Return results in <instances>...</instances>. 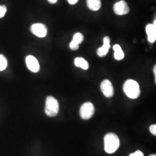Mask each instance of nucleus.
I'll return each instance as SVG.
<instances>
[{
    "instance_id": "f257e3e1",
    "label": "nucleus",
    "mask_w": 156,
    "mask_h": 156,
    "mask_svg": "<svg viewBox=\"0 0 156 156\" xmlns=\"http://www.w3.org/2000/svg\"><path fill=\"white\" fill-rule=\"evenodd\" d=\"M123 90L126 95L131 99H136L140 94V85L138 83L133 79H129L124 84Z\"/></svg>"
},
{
    "instance_id": "f03ea898",
    "label": "nucleus",
    "mask_w": 156,
    "mask_h": 156,
    "mask_svg": "<svg viewBox=\"0 0 156 156\" xmlns=\"http://www.w3.org/2000/svg\"><path fill=\"white\" fill-rule=\"evenodd\" d=\"M105 151L106 153L112 154L117 151L120 146V140L117 135L114 133L106 134L104 138Z\"/></svg>"
},
{
    "instance_id": "7ed1b4c3",
    "label": "nucleus",
    "mask_w": 156,
    "mask_h": 156,
    "mask_svg": "<svg viewBox=\"0 0 156 156\" xmlns=\"http://www.w3.org/2000/svg\"><path fill=\"white\" fill-rule=\"evenodd\" d=\"M59 111V104L58 101L52 96H48L46 100L45 113L50 117H55Z\"/></svg>"
},
{
    "instance_id": "20e7f679",
    "label": "nucleus",
    "mask_w": 156,
    "mask_h": 156,
    "mask_svg": "<svg viewBox=\"0 0 156 156\" xmlns=\"http://www.w3.org/2000/svg\"><path fill=\"white\" fill-rule=\"evenodd\" d=\"M79 112L82 119L88 120L93 117L94 114V106L91 102H86L81 106Z\"/></svg>"
},
{
    "instance_id": "39448f33",
    "label": "nucleus",
    "mask_w": 156,
    "mask_h": 156,
    "mask_svg": "<svg viewBox=\"0 0 156 156\" xmlns=\"http://www.w3.org/2000/svg\"><path fill=\"white\" fill-rule=\"evenodd\" d=\"M114 12L119 16H122L128 13L129 8L127 3L125 1H120L113 6Z\"/></svg>"
},
{
    "instance_id": "423d86ee",
    "label": "nucleus",
    "mask_w": 156,
    "mask_h": 156,
    "mask_svg": "<svg viewBox=\"0 0 156 156\" xmlns=\"http://www.w3.org/2000/svg\"><path fill=\"white\" fill-rule=\"evenodd\" d=\"M31 31L37 37L44 38L47 35L48 29L44 24L36 23L31 26Z\"/></svg>"
},
{
    "instance_id": "0eeeda50",
    "label": "nucleus",
    "mask_w": 156,
    "mask_h": 156,
    "mask_svg": "<svg viewBox=\"0 0 156 156\" xmlns=\"http://www.w3.org/2000/svg\"><path fill=\"white\" fill-rule=\"evenodd\" d=\"M101 90L104 95L107 98H111L114 94V89L111 82L105 79L101 84Z\"/></svg>"
},
{
    "instance_id": "6e6552de",
    "label": "nucleus",
    "mask_w": 156,
    "mask_h": 156,
    "mask_svg": "<svg viewBox=\"0 0 156 156\" xmlns=\"http://www.w3.org/2000/svg\"><path fill=\"white\" fill-rule=\"evenodd\" d=\"M26 62L27 66L31 72L33 73H38L40 69L39 62L37 59L31 55L27 56L26 58Z\"/></svg>"
},
{
    "instance_id": "1a4fd4ad",
    "label": "nucleus",
    "mask_w": 156,
    "mask_h": 156,
    "mask_svg": "<svg viewBox=\"0 0 156 156\" xmlns=\"http://www.w3.org/2000/svg\"><path fill=\"white\" fill-rule=\"evenodd\" d=\"M146 32L148 41L151 43H154L156 40V20L153 24H148L146 27Z\"/></svg>"
},
{
    "instance_id": "9d476101",
    "label": "nucleus",
    "mask_w": 156,
    "mask_h": 156,
    "mask_svg": "<svg viewBox=\"0 0 156 156\" xmlns=\"http://www.w3.org/2000/svg\"><path fill=\"white\" fill-rule=\"evenodd\" d=\"M111 39L109 37H105L104 38V45L98 49L97 55L101 57H103L106 56L109 52V50L111 48Z\"/></svg>"
},
{
    "instance_id": "9b49d317",
    "label": "nucleus",
    "mask_w": 156,
    "mask_h": 156,
    "mask_svg": "<svg viewBox=\"0 0 156 156\" xmlns=\"http://www.w3.org/2000/svg\"><path fill=\"white\" fill-rule=\"evenodd\" d=\"M84 40L83 35L80 33H76L73 37V41L69 44V48L71 50H78L79 45Z\"/></svg>"
},
{
    "instance_id": "f8f14e48",
    "label": "nucleus",
    "mask_w": 156,
    "mask_h": 156,
    "mask_svg": "<svg viewBox=\"0 0 156 156\" xmlns=\"http://www.w3.org/2000/svg\"><path fill=\"white\" fill-rule=\"evenodd\" d=\"M86 3L87 7L93 11H97L101 7V0H87Z\"/></svg>"
},
{
    "instance_id": "ddd939ff",
    "label": "nucleus",
    "mask_w": 156,
    "mask_h": 156,
    "mask_svg": "<svg viewBox=\"0 0 156 156\" xmlns=\"http://www.w3.org/2000/svg\"><path fill=\"white\" fill-rule=\"evenodd\" d=\"M74 64L75 66L82 68L84 70H87L89 68V64L88 62L82 57H77L74 60Z\"/></svg>"
},
{
    "instance_id": "4468645a",
    "label": "nucleus",
    "mask_w": 156,
    "mask_h": 156,
    "mask_svg": "<svg viewBox=\"0 0 156 156\" xmlns=\"http://www.w3.org/2000/svg\"><path fill=\"white\" fill-rule=\"evenodd\" d=\"M113 49L115 51L114 57L116 60H122L124 57V53L121 46L118 44H115L113 46Z\"/></svg>"
},
{
    "instance_id": "2eb2a0df",
    "label": "nucleus",
    "mask_w": 156,
    "mask_h": 156,
    "mask_svg": "<svg viewBox=\"0 0 156 156\" xmlns=\"http://www.w3.org/2000/svg\"><path fill=\"white\" fill-rule=\"evenodd\" d=\"M7 60L3 55H0V71H4L7 67Z\"/></svg>"
},
{
    "instance_id": "dca6fc26",
    "label": "nucleus",
    "mask_w": 156,
    "mask_h": 156,
    "mask_svg": "<svg viewBox=\"0 0 156 156\" xmlns=\"http://www.w3.org/2000/svg\"><path fill=\"white\" fill-rule=\"evenodd\" d=\"M6 12V8L5 6H0V18H2L5 16Z\"/></svg>"
},
{
    "instance_id": "f3484780",
    "label": "nucleus",
    "mask_w": 156,
    "mask_h": 156,
    "mask_svg": "<svg viewBox=\"0 0 156 156\" xmlns=\"http://www.w3.org/2000/svg\"><path fill=\"white\" fill-rule=\"evenodd\" d=\"M129 156H144V154L141 151H137L132 154H130Z\"/></svg>"
},
{
    "instance_id": "a211bd4d",
    "label": "nucleus",
    "mask_w": 156,
    "mask_h": 156,
    "mask_svg": "<svg viewBox=\"0 0 156 156\" xmlns=\"http://www.w3.org/2000/svg\"><path fill=\"white\" fill-rule=\"evenodd\" d=\"M150 131H151V133L156 135V124H153L150 127Z\"/></svg>"
},
{
    "instance_id": "6ab92c4d",
    "label": "nucleus",
    "mask_w": 156,
    "mask_h": 156,
    "mask_svg": "<svg viewBox=\"0 0 156 156\" xmlns=\"http://www.w3.org/2000/svg\"><path fill=\"white\" fill-rule=\"evenodd\" d=\"M79 0H68V2L71 4V5H74L75 4H76L78 2Z\"/></svg>"
},
{
    "instance_id": "aec40b11",
    "label": "nucleus",
    "mask_w": 156,
    "mask_h": 156,
    "mask_svg": "<svg viewBox=\"0 0 156 156\" xmlns=\"http://www.w3.org/2000/svg\"><path fill=\"white\" fill-rule=\"evenodd\" d=\"M48 1L50 2V4H55L57 2V0H48Z\"/></svg>"
},
{
    "instance_id": "412c9836",
    "label": "nucleus",
    "mask_w": 156,
    "mask_h": 156,
    "mask_svg": "<svg viewBox=\"0 0 156 156\" xmlns=\"http://www.w3.org/2000/svg\"><path fill=\"white\" fill-rule=\"evenodd\" d=\"M153 71H154V75H155V80H156V66H154V70H153Z\"/></svg>"
},
{
    "instance_id": "4be33fe9",
    "label": "nucleus",
    "mask_w": 156,
    "mask_h": 156,
    "mask_svg": "<svg viewBox=\"0 0 156 156\" xmlns=\"http://www.w3.org/2000/svg\"><path fill=\"white\" fill-rule=\"evenodd\" d=\"M150 156H156V154H152V155H151Z\"/></svg>"
}]
</instances>
